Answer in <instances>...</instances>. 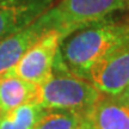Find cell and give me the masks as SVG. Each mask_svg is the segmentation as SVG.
Instances as JSON below:
<instances>
[{
    "instance_id": "obj_1",
    "label": "cell",
    "mask_w": 129,
    "mask_h": 129,
    "mask_svg": "<svg viewBox=\"0 0 129 129\" xmlns=\"http://www.w3.org/2000/svg\"><path fill=\"white\" fill-rule=\"evenodd\" d=\"M129 38V19L112 16L87 23L62 37L59 54L69 72L87 77L90 67Z\"/></svg>"
},
{
    "instance_id": "obj_2",
    "label": "cell",
    "mask_w": 129,
    "mask_h": 129,
    "mask_svg": "<svg viewBox=\"0 0 129 129\" xmlns=\"http://www.w3.org/2000/svg\"><path fill=\"white\" fill-rule=\"evenodd\" d=\"M102 93L91 81L69 72L57 51L49 79L37 85L36 104L44 109H61L86 115Z\"/></svg>"
},
{
    "instance_id": "obj_3",
    "label": "cell",
    "mask_w": 129,
    "mask_h": 129,
    "mask_svg": "<svg viewBox=\"0 0 129 129\" xmlns=\"http://www.w3.org/2000/svg\"><path fill=\"white\" fill-rule=\"evenodd\" d=\"M129 11V0H59L41 17L49 30H59L62 35L85 24Z\"/></svg>"
},
{
    "instance_id": "obj_4",
    "label": "cell",
    "mask_w": 129,
    "mask_h": 129,
    "mask_svg": "<svg viewBox=\"0 0 129 129\" xmlns=\"http://www.w3.org/2000/svg\"><path fill=\"white\" fill-rule=\"evenodd\" d=\"M63 35L59 30H50L41 36L14 66L12 72L35 85H41L51 75L54 61Z\"/></svg>"
},
{
    "instance_id": "obj_5",
    "label": "cell",
    "mask_w": 129,
    "mask_h": 129,
    "mask_svg": "<svg viewBox=\"0 0 129 129\" xmlns=\"http://www.w3.org/2000/svg\"><path fill=\"white\" fill-rule=\"evenodd\" d=\"M86 79L103 94H120L129 83V38L96 61Z\"/></svg>"
},
{
    "instance_id": "obj_6",
    "label": "cell",
    "mask_w": 129,
    "mask_h": 129,
    "mask_svg": "<svg viewBox=\"0 0 129 129\" xmlns=\"http://www.w3.org/2000/svg\"><path fill=\"white\" fill-rule=\"evenodd\" d=\"M59 0H0V41L35 23Z\"/></svg>"
},
{
    "instance_id": "obj_7",
    "label": "cell",
    "mask_w": 129,
    "mask_h": 129,
    "mask_svg": "<svg viewBox=\"0 0 129 129\" xmlns=\"http://www.w3.org/2000/svg\"><path fill=\"white\" fill-rule=\"evenodd\" d=\"M48 31L50 30L38 18L28 28L0 41V77L12 71L24 53Z\"/></svg>"
},
{
    "instance_id": "obj_8",
    "label": "cell",
    "mask_w": 129,
    "mask_h": 129,
    "mask_svg": "<svg viewBox=\"0 0 129 129\" xmlns=\"http://www.w3.org/2000/svg\"><path fill=\"white\" fill-rule=\"evenodd\" d=\"M94 129H129V108L118 96L103 94L85 115Z\"/></svg>"
},
{
    "instance_id": "obj_9",
    "label": "cell",
    "mask_w": 129,
    "mask_h": 129,
    "mask_svg": "<svg viewBox=\"0 0 129 129\" xmlns=\"http://www.w3.org/2000/svg\"><path fill=\"white\" fill-rule=\"evenodd\" d=\"M37 85L31 84L12 72L0 77V109L10 111L28 103H36Z\"/></svg>"
},
{
    "instance_id": "obj_10",
    "label": "cell",
    "mask_w": 129,
    "mask_h": 129,
    "mask_svg": "<svg viewBox=\"0 0 129 129\" xmlns=\"http://www.w3.org/2000/svg\"><path fill=\"white\" fill-rule=\"evenodd\" d=\"M44 108L28 103L4 112L0 117V129H35Z\"/></svg>"
},
{
    "instance_id": "obj_11",
    "label": "cell",
    "mask_w": 129,
    "mask_h": 129,
    "mask_svg": "<svg viewBox=\"0 0 129 129\" xmlns=\"http://www.w3.org/2000/svg\"><path fill=\"white\" fill-rule=\"evenodd\" d=\"M85 116L69 110L44 109L35 129H78Z\"/></svg>"
},
{
    "instance_id": "obj_12",
    "label": "cell",
    "mask_w": 129,
    "mask_h": 129,
    "mask_svg": "<svg viewBox=\"0 0 129 129\" xmlns=\"http://www.w3.org/2000/svg\"><path fill=\"white\" fill-rule=\"evenodd\" d=\"M117 96H118V98L129 108V83H128V85L123 88V91H122L120 94H117Z\"/></svg>"
},
{
    "instance_id": "obj_13",
    "label": "cell",
    "mask_w": 129,
    "mask_h": 129,
    "mask_svg": "<svg viewBox=\"0 0 129 129\" xmlns=\"http://www.w3.org/2000/svg\"><path fill=\"white\" fill-rule=\"evenodd\" d=\"M78 129H94L92 127V125L90 124V123H88V122H86V121H84L83 123H81V124L79 125V128Z\"/></svg>"
},
{
    "instance_id": "obj_14",
    "label": "cell",
    "mask_w": 129,
    "mask_h": 129,
    "mask_svg": "<svg viewBox=\"0 0 129 129\" xmlns=\"http://www.w3.org/2000/svg\"><path fill=\"white\" fill-rule=\"evenodd\" d=\"M3 114H4V112H3V110L0 109V117H1V115H3Z\"/></svg>"
}]
</instances>
